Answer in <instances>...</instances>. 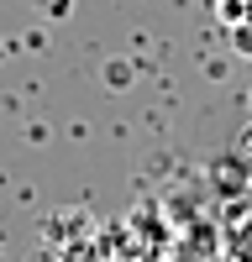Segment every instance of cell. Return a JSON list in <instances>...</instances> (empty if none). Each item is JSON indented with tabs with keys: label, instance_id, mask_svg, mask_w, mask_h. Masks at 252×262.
Listing matches in <instances>:
<instances>
[{
	"label": "cell",
	"instance_id": "6da1fadb",
	"mask_svg": "<svg viewBox=\"0 0 252 262\" xmlns=\"http://www.w3.org/2000/svg\"><path fill=\"white\" fill-rule=\"evenodd\" d=\"M231 48H237V53H247V58H252V16H242L237 27H231Z\"/></svg>",
	"mask_w": 252,
	"mask_h": 262
},
{
	"label": "cell",
	"instance_id": "7a4b0ae2",
	"mask_svg": "<svg viewBox=\"0 0 252 262\" xmlns=\"http://www.w3.org/2000/svg\"><path fill=\"white\" fill-rule=\"evenodd\" d=\"M48 6V16H69V0H42Z\"/></svg>",
	"mask_w": 252,
	"mask_h": 262
}]
</instances>
